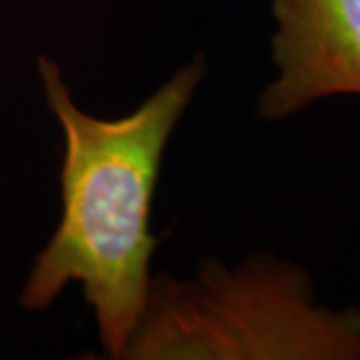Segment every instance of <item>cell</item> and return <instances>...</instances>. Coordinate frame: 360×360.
<instances>
[{
	"mask_svg": "<svg viewBox=\"0 0 360 360\" xmlns=\"http://www.w3.org/2000/svg\"><path fill=\"white\" fill-rule=\"evenodd\" d=\"M127 359L360 360V309L316 304L309 274L288 262L208 260L193 281H153Z\"/></svg>",
	"mask_w": 360,
	"mask_h": 360,
	"instance_id": "cell-2",
	"label": "cell"
},
{
	"mask_svg": "<svg viewBox=\"0 0 360 360\" xmlns=\"http://www.w3.org/2000/svg\"><path fill=\"white\" fill-rule=\"evenodd\" d=\"M272 16L278 77L260 94L262 118L296 115L328 96H360V0H272Z\"/></svg>",
	"mask_w": 360,
	"mask_h": 360,
	"instance_id": "cell-3",
	"label": "cell"
},
{
	"mask_svg": "<svg viewBox=\"0 0 360 360\" xmlns=\"http://www.w3.org/2000/svg\"><path fill=\"white\" fill-rule=\"evenodd\" d=\"M44 96L65 134L63 217L28 274L20 304L44 310L78 283L98 326L103 352L127 359L150 296V232L156 180L170 134L206 72L202 54L182 66L130 115L82 112L54 60L42 56Z\"/></svg>",
	"mask_w": 360,
	"mask_h": 360,
	"instance_id": "cell-1",
	"label": "cell"
}]
</instances>
